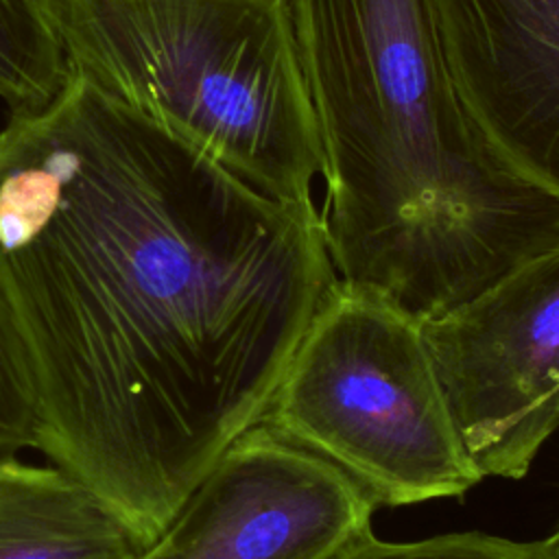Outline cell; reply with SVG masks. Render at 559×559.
Returning a JSON list of instances; mask_svg holds the SVG:
<instances>
[{
  "label": "cell",
  "mask_w": 559,
  "mask_h": 559,
  "mask_svg": "<svg viewBox=\"0 0 559 559\" xmlns=\"http://www.w3.org/2000/svg\"><path fill=\"white\" fill-rule=\"evenodd\" d=\"M0 284L35 450L151 544L260 419L336 273L312 199L68 72L0 131Z\"/></svg>",
  "instance_id": "1"
},
{
  "label": "cell",
  "mask_w": 559,
  "mask_h": 559,
  "mask_svg": "<svg viewBox=\"0 0 559 559\" xmlns=\"http://www.w3.org/2000/svg\"><path fill=\"white\" fill-rule=\"evenodd\" d=\"M341 286L430 323L559 245V199L500 164L426 0H290Z\"/></svg>",
  "instance_id": "2"
},
{
  "label": "cell",
  "mask_w": 559,
  "mask_h": 559,
  "mask_svg": "<svg viewBox=\"0 0 559 559\" xmlns=\"http://www.w3.org/2000/svg\"><path fill=\"white\" fill-rule=\"evenodd\" d=\"M68 72L282 201L325 157L290 0H50Z\"/></svg>",
  "instance_id": "3"
},
{
  "label": "cell",
  "mask_w": 559,
  "mask_h": 559,
  "mask_svg": "<svg viewBox=\"0 0 559 559\" xmlns=\"http://www.w3.org/2000/svg\"><path fill=\"white\" fill-rule=\"evenodd\" d=\"M258 421L341 469L376 507L454 498L483 480L424 325L338 280Z\"/></svg>",
  "instance_id": "4"
},
{
  "label": "cell",
  "mask_w": 559,
  "mask_h": 559,
  "mask_svg": "<svg viewBox=\"0 0 559 559\" xmlns=\"http://www.w3.org/2000/svg\"><path fill=\"white\" fill-rule=\"evenodd\" d=\"M424 336L476 469L522 478L559 430V245Z\"/></svg>",
  "instance_id": "5"
},
{
  "label": "cell",
  "mask_w": 559,
  "mask_h": 559,
  "mask_svg": "<svg viewBox=\"0 0 559 559\" xmlns=\"http://www.w3.org/2000/svg\"><path fill=\"white\" fill-rule=\"evenodd\" d=\"M378 507L341 469L255 421L135 559H334Z\"/></svg>",
  "instance_id": "6"
},
{
  "label": "cell",
  "mask_w": 559,
  "mask_h": 559,
  "mask_svg": "<svg viewBox=\"0 0 559 559\" xmlns=\"http://www.w3.org/2000/svg\"><path fill=\"white\" fill-rule=\"evenodd\" d=\"M461 105L504 168L559 199V0H426Z\"/></svg>",
  "instance_id": "7"
},
{
  "label": "cell",
  "mask_w": 559,
  "mask_h": 559,
  "mask_svg": "<svg viewBox=\"0 0 559 559\" xmlns=\"http://www.w3.org/2000/svg\"><path fill=\"white\" fill-rule=\"evenodd\" d=\"M144 546L131 522L66 467L0 456V559H135Z\"/></svg>",
  "instance_id": "8"
},
{
  "label": "cell",
  "mask_w": 559,
  "mask_h": 559,
  "mask_svg": "<svg viewBox=\"0 0 559 559\" xmlns=\"http://www.w3.org/2000/svg\"><path fill=\"white\" fill-rule=\"evenodd\" d=\"M68 76L50 0H0V98L13 109H37Z\"/></svg>",
  "instance_id": "9"
},
{
  "label": "cell",
  "mask_w": 559,
  "mask_h": 559,
  "mask_svg": "<svg viewBox=\"0 0 559 559\" xmlns=\"http://www.w3.org/2000/svg\"><path fill=\"white\" fill-rule=\"evenodd\" d=\"M334 559H559L557 535L515 542L489 533H443L415 542H384L371 533Z\"/></svg>",
  "instance_id": "10"
},
{
  "label": "cell",
  "mask_w": 559,
  "mask_h": 559,
  "mask_svg": "<svg viewBox=\"0 0 559 559\" xmlns=\"http://www.w3.org/2000/svg\"><path fill=\"white\" fill-rule=\"evenodd\" d=\"M37 400L28 358L0 284V456L35 448Z\"/></svg>",
  "instance_id": "11"
},
{
  "label": "cell",
  "mask_w": 559,
  "mask_h": 559,
  "mask_svg": "<svg viewBox=\"0 0 559 559\" xmlns=\"http://www.w3.org/2000/svg\"><path fill=\"white\" fill-rule=\"evenodd\" d=\"M555 535H557V539H559V528H557V533H555Z\"/></svg>",
  "instance_id": "12"
}]
</instances>
